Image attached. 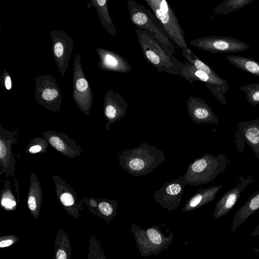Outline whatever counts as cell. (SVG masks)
<instances>
[{
    "label": "cell",
    "mask_w": 259,
    "mask_h": 259,
    "mask_svg": "<svg viewBox=\"0 0 259 259\" xmlns=\"http://www.w3.org/2000/svg\"><path fill=\"white\" fill-rule=\"evenodd\" d=\"M119 165L133 176H147L165 160L164 153L154 146L142 143L118 154Z\"/></svg>",
    "instance_id": "cell-1"
},
{
    "label": "cell",
    "mask_w": 259,
    "mask_h": 259,
    "mask_svg": "<svg viewBox=\"0 0 259 259\" xmlns=\"http://www.w3.org/2000/svg\"><path fill=\"white\" fill-rule=\"evenodd\" d=\"M144 57L158 71L179 75L185 64L176 58L147 31L137 28L135 30Z\"/></svg>",
    "instance_id": "cell-2"
},
{
    "label": "cell",
    "mask_w": 259,
    "mask_h": 259,
    "mask_svg": "<svg viewBox=\"0 0 259 259\" xmlns=\"http://www.w3.org/2000/svg\"><path fill=\"white\" fill-rule=\"evenodd\" d=\"M228 161L225 154H205L191 162L182 177L185 185L192 187L209 183L227 168Z\"/></svg>",
    "instance_id": "cell-3"
},
{
    "label": "cell",
    "mask_w": 259,
    "mask_h": 259,
    "mask_svg": "<svg viewBox=\"0 0 259 259\" xmlns=\"http://www.w3.org/2000/svg\"><path fill=\"white\" fill-rule=\"evenodd\" d=\"M127 4L132 23L137 28L148 32L168 52L176 55V46L154 14L135 0H127Z\"/></svg>",
    "instance_id": "cell-4"
},
{
    "label": "cell",
    "mask_w": 259,
    "mask_h": 259,
    "mask_svg": "<svg viewBox=\"0 0 259 259\" xmlns=\"http://www.w3.org/2000/svg\"><path fill=\"white\" fill-rule=\"evenodd\" d=\"M131 231L142 257L158 255L164 249L167 250L174 239L172 232L165 236L159 226L143 229L133 224L131 225Z\"/></svg>",
    "instance_id": "cell-5"
},
{
    "label": "cell",
    "mask_w": 259,
    "mask_h": 259,
    "mask_svg": "<svg viewBox=\"0 0 259 259\" xmlns=\"http://www.w3.org/2000/svg\"><path fill=\"white\" fill-rule=\"evenodd\" d=\"M153 13L164 27L170 40L184 50L188 48L184 32L167 0H146Z\"/></svg>",
    "instance_id": "cell-6"
},
{
    "label": "cell",
    "mask_w": 259,
    "mask_h": 259,
    "mask_svg": "<svg viewBox=\"0 0 259 259\" xmlns=\"http://www.w3.org/2000/svg\"><path fill=\"white\" fill-rule=\"evenodd\" d=\"M35 99L46 109L57 112L62 104V95L56 79L51 75L40 74L35 80Z\"/></svg>",
    "instance_id": "cell-7"
},
{
    "label": "cell",
    "mask_w": 259,
    "mask_h": 259,
    "mask_svg": "<svg viewBox=\"0 0 259 259\" xmlns=\"http://www.w3.org/2000/svg\"><path fill=\"white\" fill-rule=\"evenodd\" d=\"M73 99L79 110L89 115L92 107L93 94L82 68L81 56L75 55L73 67Z\"/></svg>",
    "instance_id": "cell-8"
},
{
    "label": "cell",
    "mask_w": 259,
    "mask_h": 259,
    "mask_svg": "<svg viewBox=\"0 0 259 259\" xmlns=\"http://www.w3.org/2000/svg\"><path fill=\"white\" fill-rule=\"evenodd\" d=\"M191 46L211 54L231 53L246 51V42L230 36L210 35L191 40Z\"/></svg>",
    "instance_id": "cell-9"
},
{
    "label": "cell",
    "mask_w": 259,
    "mask_h": 259,
    "mask_svg": "<svg viewBox=\"0 0 259 259\" xmlns=\"http://www.w3.org/2000/svg\"><path fill=\"white\" fill-rule=\"evenodd\" d=\"M50 35L52 41V51L55 61L61 74L64 76L73 51V40L66 32L61 30H52Z\"/></svg>",
    "instance_id": "cell-10"
},
{
    "label": "cell",
    "mask_w": 259,
    "mask_h": 259,
    "mask_svg": "<svg viewBox=\"0 0 259 259\" xmlns=\"http://www.w3.org/2000/svg\"><path fill=\"white\" fill-rule=\"evenodd\" d=\"M182 177L166 181L153 195L156 202L169 211L176 209L180 205L186 186Z\"/></svg>",
    "instance_id": "cell-11"
},
{
    "label": "cell",
    "mask_w": 259,
    "mask_h": 259,
    "mask_svg": "<svg viewBox=\"0 0 259 259\" xmlns=\"http://www.w3.org/2000/svg\"><path fill=\"white\" fill-rule=\"evenodd\" d=\"M237 179L239 180L238 183L225 193L216 203L213 214L214 219L227 215L237 202L244 189L250 183L255 181L250 176L246 177L240 176Z\"/></svg>",
    "instance_id": "cell-12"
},
{
    "label": "cell",
    "mask_w": 259,
    "mask_h": 259,
    "mask_svg": "<svg viewBox=\"0 0 259 259\" xmlns=\"http://www.w3.org/2000/svg\"><path fill=\"white\" fill-rule=\"evenodd\" d=\"M128 105L118 93L109 90L104 96L103 115L107 122L105 130L108 131L112 124L123 118L126 114Z\"/></svg>",
    "instance_id": "cell-13"
},
{
    "label": "cell",
    "mask_w": 259,
    "mask_h": 259,
    "mask_svg": "<svg viewBox=\"0 0 259 259\" xmlns=\"http://www.w3.org/2000/svg\"><path fill=\"white\" fill-rule=\"evenodd\" d=\"M17 131H10L0 123V160L3 171L13 175L15 163L12 152V145L17 143Z\"/></svg>",
    "instance_id": "cell-14"
},
{
    "label": "cell",
    "mask_w": 259,
    "mask_h": 259,
    "mask_svg": "<svg viewBox=\"0 0 259 259\" xmlns=\"http://www.w3.org/2000/svg\"><path fill=\"white\" fill-rule=\"evenodd\" d=\"M188 113L196 124H219V118L206 101L199 98L190 96L186 102Z\"/></svg>",
    "instance_id": "cell-15"
},
{
    "label": "cell",
    "mask_w": 259,
    "mask_h": 259,
    "mask_svg": "<svg viewBox=\"0 0 259 259\" xmlns=\"http://www.w3.org/2000/svg\"><path fill=\"white\" fill-rule=\"evenodd\" d=\"M43 136L53 148L66 156L73 158L81 153L82 149L75 141L63 133L47 130Z\"/></svg>",
    "instance_id": "cell-16"
},
{
    "label": "cell",
    "mask_w": 259,
    "mask_h": 259,
    "mask_svg": "<svg viewBox=\"0 0 259 259\" xmlns=\"http://www.w3.org/2000/svg\"><path fill=\"white\" fill-rule=\"evenodd\" d=\"M96 51L100 58L98 66L100 70L126 73L131 71V65L120 54L99 48Z\"/></svg>",
    "instance_id": "cell-17"
},
{
    "label": "cell",
    "mask_w": 259,
    "mask_h": 259,
    "mask_svg": "<svg viewBox=\"0 0 259 259\" xmlns=\"http://www.w3.org/2000/svg\"><path fill=\"white\" fill-rule=\"evenodd\" d=\"M185 64L179 75L187 81L192 82L194 81H201L205 84H212L224 87L229 90L228 82L220 76H214L198 70L194 66L184 60Z\"/></svg>",
    "instance_id": "cell-18"
},
{
    "label": "cell",
    "mask_w": 259,
    "mask_h": 259,
    "mask_svg": "<svg viewBox=\"0 0 259 259\" xmlns=\"http://www.w3.org/2000/svg\"><path fill=\"white\" fill-rule=\"evenodd\" d=\"M222 187V185H219L198 190V191L186 201L182 211L189 212L212 201Z\"/></svg>",
    "instance_id": "cell-19"
},
{
    "label": "cell",
    "mask_w": 259,
    "mask_h": 259,
    "mask_svg": "<svg viewBox=\"0 0 259 259\" xmlns=\"http://www.w3.org/2000/svg\"><path fill=\"white\" fill-rule=\"evenodd\" d=\"M239 133L259 160V118L238 123Z\"/></svg>",
    "instance_id": "cell-20"
},
{
    "label": "cell",
    "mask_w": 259,
    "mask_h": 259,
    "mask_svg": "<svg viewBox=\"0 0 259 259\" xmlns=\"http://www.w3.org/2000/svg\"><path fill=\"white\" fill-rule=\"evenodd\" d=\"M259 209V190L254 192L236 211L230 232L233 233L246 220Z\"/></svg>",
    "instance_id": "cell-21"
},
{
    "label": "cell",
    "mask_w": 259,
    "mask_h": 259,
    "mask_svg": "<svg viewBox=\"0 0 259 259\" xmlns=\"http://www.w3.org/2000/svg\"><path fill=\"white\" fill-rule=\"evenodd\" d=\"M104 29L113 36L116 35L115 27L110 17L108 8V0H91Z\"/></svg>",
    "instance_id": "cell-22"
},
{
    "label": "cell",
    "mask_w": 259,
    "mask_h": 259,
    "mask_svg": "<svg viewBox=\"0 0 259 259\" xmlns=\"http://www.w3.org/2000/svg\"><path fill=\"white\" fill-rule=\"evenodd\" d=\"M226 58L235 67L259 77V62L252 58L229 55Z\"/></svg>",
    "instance_id": "cell-23"
},
{
    "label": "cell",
    "mask_w": 259,
    "mask_h": 259,
    "mask_svg": "<svg viewBox=\"0 0 259 259\" xmlns=\"http://www.w3.org/2000/svg\"><path fill=\"white\" fill-rule=\"evenodd\" d=\"M255 0H225L212 10L213 15H226L240 9Z\"/></svg>",
    "instance_id": "cell-24"
},
{
    "label": "cell",
    "mask_w": 259,
    "mask_h": 259,
    "mask_svg": "<svg viewBox=\"0 0 259 259\" xmlns=\"http://www.w3.org/2000/svg\"><path fill=\"white\" fill-rule=\"evenodd\" d=\"M182 55L190 64L198 70L212 76H220L209 66L199 59L190 49L183 50Z\"/></svg>",
    "instance_id": "cell-25"
},
{
    "label": "cell",
    "mask_w": 259,
    "mask_h": 259,
    "mask_svg": "<svg viewBox=\"0 0 259 259\" xmlns=\"http://www.w3.org/2000/svg\"><path fill=\"white\" fill-rule=\"evenodd\" d=\"M117 208V202L112 200H102L98 205L99 211L108 223L116 215Z\"/></svg>",
    "instance_id": "cell-26"
},
{
    "label": "cell",
    "mask_w": 259,
    "mask_h": 259,
    "mask_svg": "<svg viewBox=\"0 0 259 259\" xmlns=\"http://www.w3.org/2000/svg\"><path fill=\"white\" fill-rule=\"evenodd\" d=\"M240 89L246 94L248 103L253 106L259 104V83H252L241 86Z\"/></svg>",
    "instance_id": "cell-27"
},
{
    "label": "cell",
    "mask_w": 259,
    "mask_h": 259,
    "mask_svg": "<svg viewBox=\"0 0 259 259\" xmlns=\"http://www.w3.org/2000/svg\"><path fill=\"white\" fill-rule=\"evenodd\" d=\"M49 142L45 137H36L29 142L26 150V152L35 154L44 152L48 146Z\"/></svg>",
    "instance_id": "cell-28"
},
{
    "label": "cell",
    "mask_w": 259,
    "mask_h": 259,
    "mask_svg": "<svg viewBox=\"0 0 259 259\" xmlns=\"http://www.w3.org/2000/svg\"><path fill=\"white\" fill-rule=\"evenodd\" d=\"M36 188L33 185L31 186L27 201L28 207L33 214H36L41 198V189L36 190Z\"/></svg>",
    "instance_id": "cell-29"
},
{
    "label": "cell",
    "mask_w": 259,
    "mask_h": 259,
    "mask_svg": "<svg viewBox=\"0 0 259 259\" xmlns=\"http://www.w3.org/2000/svg\"><path fill=\"white\" fill-rule=\"evenodd\" d=\"M0 82L4 88L10 91L12 87V78L6 69H4L0 76Z\"/></svg>",
    "instance_id": "cell-30"
},
{
    "label": "cell",
    "mask_w": 259,
    "mask_h": 259,
    "mask_svg": "<svg viewBox=\"0 0 259 259\" xmlns=\"http://www.w3.org/2000/svg\"><path fill=\"white\" fill-rule=\"evenodd\" d=\"M60 199L63 205L70 206L75 202L73 195L69 192L63 193L60 195Z\"/></svg>",
    "instance_id": "cell-31"
},
{
    "label": "cell",
    "mask_w": 259,
    "mask_h": 259,
    "mask_svg": "<svg viewBox=\"0 0 259 259\" xmlns=\"http://www.w3.org/2000/svg\"><path fill=\"white\" fill-rule=\"evenodd\" d=\"M12 198V197L10 196L8 197L4 196L2 199V205L8 209H12L13 207L15 206L16 202Z\"/></svg>",
    "instance_id": "cell-32"
},
{
    "label": "cell",
    "mask_w": 259,
    "mask_h": 259,
    "mask_svg": "<svg viewBox=\"0 0 259 259\" xmlns=\"http://www.w3.org/2000/svg\"><path fill=\"white\" fill-rule=\"evenodd\" d=\"M56 257L57 259H66L67 253L64 250L58 249L56 252Z\"/></svg>",
    "instance_id": "cell-33"
},
{
    "label": "cell",
    "mask_w": 259,
    "mask_h": 259,
    "mask_svg": "<svg viewBox=\"0 0 259 259\" xmlns=\"http://www.w3.org/2000/svg\"><path fill=\"white\" fill-rule=\"evenodd\" d=\"M13 240L12 239H7L2 240L0 242V247L3 248L9 246L13 243Z\"/></svg>",
    "instance_id": "cell-34"
},
{
    "label": "cell",
    "mask_w": 259,
    "mask_h": 259,
    "mask_svg": "<svg viewBox=\"0 0 259 259\" xmlns=\"http://www.w3.org/2000/svg\"><path fill=\"white\" fill-rule=\"evenodd\" d=\"M259 235V224L257 225V226L256 227V228L253 230L251 236L254 237L256 236Z\"/></svg>",
    "instance_id": "cell-35"
},
{
    "label": "cell",
    "mask_w": 259,
    "mask_h": 259,
    "mask_svg": "<svg viewBox=\"0 0 259 259\" xmlns=\"http://www.w3.org/2000/svg\"><path fill=\"white\" fill-rule=\"evenodd\" d=\"M144 1H145L146 2V0H144Z\"/></svg>",
    "instance_id": "cell-36"
}]
</instances>
